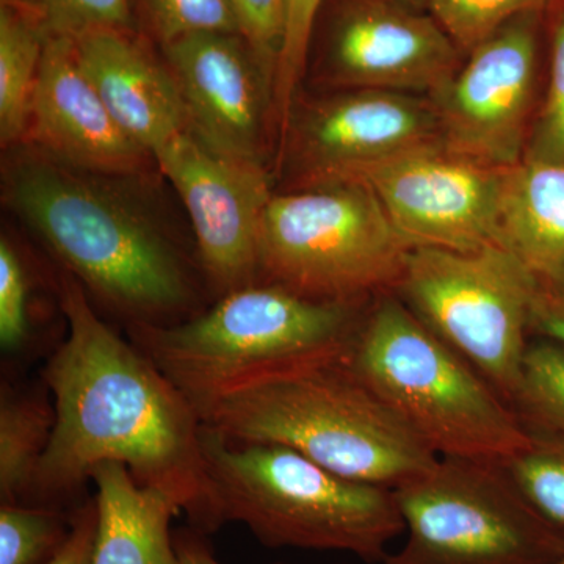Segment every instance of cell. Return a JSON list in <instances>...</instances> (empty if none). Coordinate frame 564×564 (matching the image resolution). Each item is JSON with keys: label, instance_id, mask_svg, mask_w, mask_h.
<instances>
[{"label": "cell", "instance_id": "1", "mask_svg": "<svg viewBox=\"0 0 564 564\" xmlns=\"http://www.w3.org/2000/svg\"><path fill=\"white\" fill-rule=\"evenodd\" d=\"M58 302L68 332L41 372L55 426L28 503L63 508L96 467L120 463L140 485L176 500L198 532L220 529L195 408L107 325L69 273L61 278Z\"/></svg>", "mask_w": 564, "mask_h": 564}, {"label": "cell", "instance_id": "2", "mask_svg": "<svg viewBox=\"0 0 564 564\" xmlns=\"http://www.w3.org/2000/svg\"><path fill=\"white\" fill-rule=\"evenodd\" d=\"M3 173L14 214L90 300L131 326L187 321L195 284L180 248L115 180L25 143Z\"/></svg>", "mask_w": 564, "mask_h": 564}, {"label": "cell", "instance_id": "3", "mask_svg": "<svg viewBox=\"0 0 564 564\" xmlns=\"http://www.w3.org/2000/svg\"><path fill=\"white\" fill-rule=\"evenodd\" d=\"M203 423L228 440L282 445L334 474L391 489L440 459L352 372L348 350L232 393Z\"/></svg>", "mask_w": 564, "mask_h": 564}, {"label": "cell", "instance_id": "4", "mask_svg": "<svg viewBox=\"0 0 564 564\" xmlns=\"http://www.w3.org/2000/svg\"><path fill=\"white\" fill-rule=\"evenodd\" d=\"M359 314L358 303L310 299L261 281L218 296L187 321L128 333L204 422L232 393L347 351Z\"/></svg>", "mask_w": 564, "mask_h": 564}, {"label": "cell", "instance_id": "5", "mask_svg": "<svg viewBox=\"0 0 564 564\" xmlns=\"http://www.w3.org/2000/svg\"><path fill=\"white\" fill-rule=\"evenodd\" d=\"M218 524L240 522L267 547L345 552L381 564L404 532L395 491L332 473L292 448L239 443L203 426Z\"/></svg>", "mask_w": 564, "mask_h": 564}, {"label": "cell", "instance_id": "6", "mask_svg": "<svg viewBox=\"0 0 564 564\" xmlns=\"http://www.w3.org/2000/svg\"><path fill=\"white\" fill-rule=\"evenodd\" d=\"M348 364L440 458L502 463L529 444L514 408L402 299L364 315Z\"/></svg>", "mask_w": 564, "mask_h": 564}, {"label": "cell", "instance_id": "7", "mask_svg": "<svg viewBox=\"0 0 564 564\" xmlns=\"http://www.w3.org/2000/svg\"><path fill=\"white\" fill-rule=\"evenodd\" d=\"M413 251L358 180L273 193L259 232L261 280L326 302L397 289Z\"/></svg>", "mask_w": 564, "mask_h": 564}, {"label": "cell", "instance_id": "8", "mask_svg": "<svg viewBox=\"0 0 564 564\" xmlns=\"http://www.w3.org/2000/svg\"><path fill=\"white\" fill-rule=\"evenodd\" d=\"M538 281L502 245L477 251L414 248L400 299L513 406Z\"/></svg>", "mask_w": 564, "mask_h": 564}, {"label": "cell", "instance_id": "9", "mask_svg": "<svg viewBox=\"0 0 564 564\" xmlns=\"http://www.w3.org/2000/svg\"><path fill=\"white\" fill-rule=\"evenodd\" d=\"M406 541L381 564H555L564 534L497 463L440 458L393 489Z\"/></svg>", "mask_w": 564, "mask_h": 564}, {"label": "cell", "instance_id": "10", "mask_svg": "<svg viewBox=\"0 0 564 564\" xmlns=\"http://www.w3.org/2000/svg\"><path fill=\"white\" fill-rule=\"evenodd\" d=\"M503 172L430 144L364 166L345 180L372 188L413 250L466 252L500 245Z\"/></svg>", "mask_w": 564, "mask_h": 564}, {"label": "cell", "instance_id": "11", "mask_svg": "<svg viewBox=\"0 0 564 564\" xmlns=\"http://www.w3.org/2000/svg\"><path fill=\"white\" fill-rule=\"evenodd\" d=\"M154 162L187 209L199 261L218 296L261 282L259 232L273 196L265 165L215 151L191 131Z\"/></svg>", "mask_w": 564, "mask_h": 564}, {"label": "cell", "instance_id": "12", "mask_svg": "<svg viewBox=\"0 0 564 564\" xmlns=\"http://www.w3.org/2000/svg\"><path fill=\"white\" fill-rule=\"evenodd\" d=\"M534 61L530 13L475 47L469 62L434 93L443 148L494 169L521 162Z\"/></svg>", "mask_w": 564, "mask_h": 564}, {"label": "cell", "instance_id": "13", "mask_svg": "<svg viewBox=\"0 0 564 564\" xmlns=\"http://www.w3.org/2000/svg\"><path fill=\"white\" fill-rule=\"evenodd\" d=\"M436 113L406 93L348 90L311 104L292 118L291 147L304 185L345 180L364 166L437 144Z\"/></svg>", "mask_w": 564, "mask_h": 564}, {"label": "cell", "instance_id": "14", "mask_svg": "<svg viewBox=\"0 0 564 564\" xmlns=\"http://www.w3.org/2000/svg\"><path fill=\"white\" fill-rule=\"evenodd\" d=\"M188 131L207 147L261 163L272 82L242 35L199 33L163 46Z\"/></svg>", "mask_w": 564, "mask_h": 564}, {"label": "cell", "instance_id": "15", "mask_svg": "<svg viewBox=\"0 0 564 564\" xmlns=\"http://www.w3.org/2000/svg\"><path fill=\"white\" fill-rule=\"evenodd\" d=\"M456 50L434 18L392 0H352L333 29L328 77L350 90L434 95L455 76Z\"/></svg>", "mask_w": 564, "mask_h": 564}, {"label": "cell", "instance_id": "16", "mask_svg": "<svg viewBox=\"0 0 564 564\" xmlns=\"http://www.w3.org/2000/svg\"><path fill=\"white\" fill-rule=\"evenodd\" d=\"M25 143L87 172L132 176L154 161L111 117L77 57L76 43L47 36Z\"/></svg>", "mask_w": 564, "mask_h": 564}, {"label": "cell", "instance_id": "17", "mask_svg": "<svg viewBox=\"0 0 564 564\" xmlns=\"http://www.w3.org/2000/svg\"><path fill=\"white\" fill-rule=\"evenodd\" d=\"M74 43L82 68L111 117L152 159L188 131L169 66L155 61L131 31L91 32Z\"/></svg>", "mask_w": 564, "mask_h": 564}, {"label": "cell", "instance_id": "18", "mask_svg": "<svg viewBox=\"0 0 564 564\" xmlns=\"http://www.w3.org/2000/svg\"><path fill=\"white\" fill-rule=\"evenodd\" d=\"M96 532L91 564H177L172 521L182 514L169 494L140 485L128 467H96Z\"/></svg>", "mask_w": 564, "mask_h": 564}, {"label": "cell", "instance_id": "19", "mask_svg": "<svg viewBox=\"0 0 564 564\" xmlns=\"http://www.w3.org/2000/svg\"><path fill=\"white\" fill-rule=\"evenodd\" d=\"M500 245L540 284H564V163L527 158L503 172Z\"/></svg>", "mask_w": 564, "mask_h": 564}, {"label": "cell", "instance_id": "20", "mask_svg": "<svg viewBox=\"0 0 564 564\" xmlns=\"http://www.w3.org/2000/svg\"><path fill=\"white\" fill-rule=\"evenodd\" d=\"M55 408L46 386L0 391V497L2 503H28L41 459L50 447Z\"/></svg>", "mask_w": 564, "mask_h": 564}, {"label": "cell", "instance_id": "21", "mask_svg": "<svg viewBox=\"0 0 564 564\" xmlns=\"http://www.w3.org/2000/svg\"><path fill=\"white\" fill-rule=\"evenodd\" d=\"M46 33L39 22L0 3V141L3 148L24 143L31 122Z\"/></svg>", "mask_w": 564, "mask_h": 564}, {"label": "cell", "instance_id": "22", "mask_svg": "<svg viewBox=\"0 0 564 564\" xmlns=\"http://www.w3.org/2000/svg\"><path fill=\"white\" fill-rule=\"evenodd\" d=\"M529 434L522 451L497 464L533 510L564 534V434Z\"/></svg>", "mask_w": 564, "mask_h": 564}, {"label": "cell", "instance_id": "23", "mask_svg": "<svg viewBox=\"0 0 564 564\" xmlns=\"http://www.w3.org/2000/svg\"><path fill=\"white\" fill-rule=\"evenodd\" d=\"M73 529V513L46 505L2 503L0 564H46Z\"/></svg>", "mask_w": 564, "mask_h": 564}, {"label": "cell", "instance_id": "24", "mask_svg": "<svg viewBox=\"0 0 564 564\" xmlns=\"http://www.w3.org/2000/svg\"><path fill=\"white\" fill-rule=\"evenodd\" d=\"M513 408L527 432L564 434V348L529 345Z\"/></svg>", "mask_w": 564, "mask_h": 564}, {"label": "cell", "instance_id": "25", "mask_svg": "<svg viewBox=\"0 0 564 564\" xmlns=\"http://www.w3.org/2000/svg\"><path fill=\"white\" fill-rule=\"evenodd\" d=\"M39 22L46 36L77 40L98 31H131L132 0H0Z\"/></svg>", "mask_w": 564, "mask_h": 564}, {"label": "cell", "instance_id": "26", "mask_svg": "<svg viewBox=\"0 0 564 564\" xmlns=\"http://www.w3.org/2000/svg\"><path fill=\"white\" fill-rule=\"evenodd\" d=\"M322 3L323 0H285L284 36L272 88L273 118L281 141L291 124L296 93L306 69L307 52Z\"/></svg>", "mask_w": 564, "mask_h": 564}, {"label": "cell", "instance_id": "27", "mask_svg": "<svg viewBox=\"0 0 564 564\" xmlns=\"http://www.w3.org/2000/svg\"><path fill=\"white\" fill-rule=\"evenodd\" d=\"M33 284L20 248L9 237L0 239V347L20 358L32 351Z\"/></svg>", "mask_w": 564, "mask_h": 564}, {"label": "cell", "instance_id": "28", "mask_svg": "<svg viewBox=\"0 0 564 564\" xmlns=\"http://www.w3.org/2000/svg\"><path fill=\"white\" fill-rule=\"evenodd\" d=\"M543 0H430L434 21L458 50L473 52L508 22L530 13Z\"/></svg>", "mask_w": 564, "mask_h": 564}, {"label": "cell", "instance_id": "29", "mask_svg": "<svg viewBox=\"0 0 564 564\" xmlns=\"http://www.w3.org/2000/svg\"><path fill=\"white\" fill-rule=\"evenodd\" d=\"M162 46L199 33L240 32L231 0H143Z\"/></svg>", "mask_w": 564, "mask_h": 564}, {"label": "cell", "instance_id": "30", "mask_svg": "<svg viewBox=\"0 0 564 564\" xmlns=\"http://www.w3.org/2000/svg\"><path fill=\"white\" fill-rule=\"evenodd\" d=\"M240 32L272 82L285 24V0H231Z\"/></svg>", "mask_w": 564, "mask_h": 564}, {"label": "cell", "instance_id": "31", "mask_svg": "<svg viewBox=\"0 0 564 564\" xmlns=\"http://www.w3.org/2000/svg\"><path fill=\"white\" fill-rule=\"evenodd\" d=\"M529 158L564 163V14L554 36L547 102Z\"/></svg>", "mask_w": 564, "mask_h": 564}, {"label": "cell", "instance_id": "32", "mask_svg": "<svg viewBox=\"0 0 564 564\" xmlns=\"http://www.w3.org/2000/svg\"><path fill=\"white\" fill-rule=\"evenodd\" d=\"M530 334L564 348V284L538 282L530 310Z\"/></svg>", "mask_w": 564, "mask_h": 564}, {"label": "cell", "instance_id": "33", "mask_svg": "<svg viewBox=\"0 0 564 564\" xmlns=\"http://www.w3.org/2000/svg\"><path fill=\"white\" fill-rule=\"evenodd\" d=\"M96 532L95 499L73 511V529L65 545L46 564H91Z\"/></svg>", "mask_w": 564, "mask_h": 564}, {"label": "cell", "instance_id": "34", "mask_svg": "<svg viewBox=\"0 0 564 564\" xmlns=\"http://www.w3.org/2000/svg\"><path fill=\"white\" fill-rule=\"evenodd\" d=\"M174 544H176L177 564H221L195 533L177 534L174 538Z\"/></svg>", "mask_w": 564, "mask_h": 564}, {"label": "cell", "instance_id": "35", "mask_svg": "<svg viewBox=\"0 0 564 564\" xmlns=\"http://www.w3.org/2000/svg\"><path fill=\"white\" fill-rule=\"evenodd\" d=\"M392 2L402 3V6L410 7V9H421V7L426 6L430 0H392Z\"/></svg>", "mask_w": 564, "mask_h": 564}, {"label": "cell", "instance_id": "36", "mask_svg": "<svg viewBox=\"0 0 564 564\" xmlns=\"http://www.w3.org/2000/svg\"><path fill=\"white\" fill-rule=\"evenodd\" d=\"M555 564H564V555L562 556V558L558 560V562H556Z\"/></svg>", "mask_w": 564, "mask_h": 564}]
</instances>
